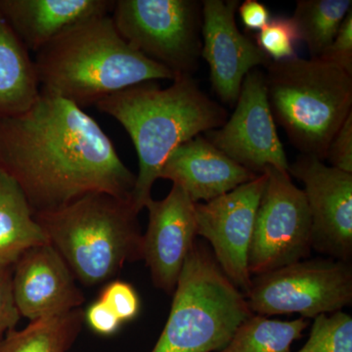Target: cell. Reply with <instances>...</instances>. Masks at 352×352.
Returning <instances> with one entry per match:
<instances>
[{"label":"cell","mask_w":352,"mask_h":352,"mask_svg":"<svg viewBox=\"0 0 352 352\" xmlns=\"http://www.w3.org/2000/svg\"><path fill=\"white\" fill-rule=\"evenodd\" d=\"M0 170L19 186L34 214L89 194L131 199L136 179L94 118L41 88L27 111L0 118Z\"/></svg>","instance_id":"1"},{"label":"cell","mask_w":352,"mask_h":352,"mask_svg":"<svg viewBox=\"0 0 352 352\" xmlns=\"http://www.w3.org/2000/svg\"><path fill=\"white\" fill-rule=\"evenodd\" d=\"M131 136L139 170L131 203L140 212L152 200V189L162 168L178 146L223 126L226 109L201 90L191 76L175 78L170 87L154 82L120 90L95 105Z\"/></svg>","instance_id":"2"},{"label":"cell","mask_w":352,"mask_h":352,"mask_svg":"<svg viewBox=\"0 0 352 352\" xmlns=\"http://www.w3.org/2000/svg\"><path fill=\"white\" fill-rule=\"evenodd\" d=\"M34 60L41 89L80 109L133 85L176 78L133 50L116 29L111 14L74 25Z\"/></svg>","instance_id":"3"},{"label":"cell","mask_w":352,"mask_h":352,"mask_svg":"<svg viewBox=\"0 0 352 352\" xmlns=\"http://www.w3.org/2000/svg\"><path fill=\"white\" fill-rule=\"evenodd\" d=\"M138 214L131 199L94 193L34 217L76 281L94 287L142 259Z\"/></svg>","instance_id":"4"},{"label":"cell","mask_w":352,"mask_h":352,"mask_svg":"<svg viewBox=\"0 0 352 352\" xmlns=\"http://www.w3.org/2000/svg\"><path fill=\"white\" fill-rule=\"evenodd\" d=\"M266 69L275 122L302 155L323 161L333 136L352 113V75L314 58L271 61Z\"/></svg>","instance_id":"5"},{"label":"cell","mask_w":352,"mask_h":352,"mask_svg":"<svg viewBox=\"0 0 352 352\" xmlns=\"http://www.w3.org/2000/svg\"><path fill=\"white\" fill-rule=\"evenodd\" d=\"M170 315L151 352H217L252 316L245 295L196 240L173 294Z\"/></svg>","instance_id":"6"},{"label":"cell","mask_w":352,"mask_h":352,"mask_svg":"<svg viewBox=\"0 0 352 352\" xmlns=\"http://www.w3.org/2000/svg\"><path fill=\"white\" fill-rule=\"evenodd\" d=\"M116 29L133 50L176 76H191L201 51V2L115 0Z\"/></svg>","instance_id":"7"},{"label":"cell","mask_w":352,"mask_h":352,"mask_svg":"<svg viewBox=\"0 0 352 352\" xmlns=\"http://www.w3.org/2000/svg\"><path fill=\"white\" fill-rule=\"evenodd\" d=\"M252 314H300L302 318L342 311L352 302L351 263L303 259L252 278L245 295Z\"/></svg>","instance_id":"8"},{"label":"cell","mask_w":352,"mask_h":352,"mask_svg":"<svg viewBox=\"0 0 352 352\" xmlns=\"http://www.w3.org/2000/svg\"><path fill=\"white\" fill-rule=\"evenodd\" d=\"M266 183L254 219L248 266L258 276L303 261L312 250V220L303 190L288 171L266 168Z\"/></svg>","instance_id":"9"},{"label":"cell","mask_w":352,"mask_h":352,"mask_svg":"<svg viewBox=\"0 0 352 352\" xmlns=\"http://www.w3.org/2000/svg\"><path fill=\"white\" fill-rule=\"evenodd\" d=\"M205 138L236 163L261 175L266 168L289 170L266 91L265 75L258 69L245 76L230 119Z\"/></svg>","instance_id":"10"},{"label":"cell","mask_w":352,"mask_h":352,"mask_svg":"<svg viewBox=\"0 0 352 352\" xmlns=\"http://www.w3.org/2000/svg\"><path fill=\"white\" fill-rule=\"evenodd\" d=\"M265 173L207 203H195L197 236L212 245L220 268L244 295L251 288L248 266L254 219Z\"/></svg>","instance_id":"11"},{"label":"cell","mask_w":352,"mask_h":352,"mask_svg":"<svg viewBox=\"0 0 352 352\" xmlns=\"http://www.w3.org/2000/svg\"><path fill=\"white\" fill-rule=\"evenodd\" d=\"M289 175L305 185L312 220V249L331 258L351 263L352 173L302 155L289 164Z\"/></svg>","instance_id":"12"},{"label":"cell","mask_w":352,"mask_h":352,"mask_svg":"<svg viewBox=\"0 0 352 352\" xmlns=\"http://www.w3.org/2000/svg\"><path fill=\"white\" fill-rule=\"evenodd\" d=\"M237 0L201 2V57L210 67L215 94L224 103L235 104L245 76L256 67H267L271 59L238 29Z\"/></svg>","instance_id":"13"},{"label":"cell","mask_w":352,"mask_h":352,"mask_svg":"<svg viewBox=\"0 0 352 352\" xmlns=\"http://www.w3.org/2000/svg\"><path fill=\"white\" fill-rule=\"evenodd\" d=\"M145 208L149 221L142 236V259L154 286L173 295L197 240L195 203L173 184L166 198L152 199Z\"/></svg>","instance_id":"14"},{"label":"cell","mask_w":352,"mask_h":352,"mask_svg":"<svg viewBox=\"0 0 352 352\" xmlns=\"http://www.w3.org/2000/svg\"><path fill=\"white\" fill-rule=\"evenodd\" d=\"M13 292L21 316L30 321L82 308L85 300L68 264L50 243L31 248L14 264Z\"/></svg>","instance_id":"15"},{"label":"cell","mask_w":352,"mask_h":352,"mask_svg":"<svg viewBox=\"0 0 352 352\" xmlns=\"http://www.w3.org/2000/svg\"><path fill=\"white\" fill-rule=\"evenodd\" d=\"M258 175L226 156L205 136L198 135L171 153L160 178L184 190L193 203H207Z\"/></svg>","instance_id":"16"},{"label":"cell","mask_w":352,"mask_h":352,"mask_svg":"<svg viewBox=\"0 0 352 352\" xmlns=\"http://www.w3.org/2000/svg\"><path fill=\"white\" fill-rule=\"evenodd\" d=\"M115 0H0V13L36 54L74 25L110 15Z\"/></svg>","instance_id":"17"},{"label":"cell","mask_w":352,"mask_h":352,"mask_svg":"<svg viewBox=\"0 0 352 352\" xmlns=\"http://www.w3.org/2000/svg\"><path fill=\"white\" fill-rule=\"evenodd\" d=\"M39 94L41 85L34 60L0 13V118L25 112Z\"/></svg>","instance_id":"18"},{"label":"cell","mask_w":352,"mask_h":352,"mask_svg":"<svg viewBox=\"0 0 352 352\" xmlns=\"http://www.w3.org/2000/svg\"><path fill=\"white\" fill-rule=\"evenodd\" d=\"M45 243L24 194L0 170V266H14L25 251Z\"/></svg>","instance_id":"19"},{"label":"cell","mask_w":352,"mask_h":352,"mask_svg":"<svg viewBox=\"0 0 352 352\" xmlns=\"http://www.w3.org/2000/svg\"><path fill=\"white\" fill-rule=\"evenodd\" d=\"M85 310L30 321L22 330L7 333L0 352H68L82 330Z\"/></svg>","instance_id":"20"},{"label":"cell","mask_w":352,"mask_h":352,"mask_svg":"<svg viewBox=\"0 0 352 352\" xmlns=\"http://www.w3.org/2000/svg\"><path fill=\"white\" fill-rule=\"evenodd\" d=\"M307 326L305 318L280 321L252 314L217 352H291L292 344L302 337Z\"/></svg>","instance_id":"21"},{"label":"cell","mask_w":352,"mask_h":352,"mask_svg":"<svg viewBox=\"0 0 352 352\" xmlns=\"http://www.w3.org/2000/svg\"><path fill=\"white\" fill-rule=\"evenodd\" d=\"M351 0H300L293 18L311 58L321 57L351 10Z\"/></svg>","instance_id":"22"},{"label":"cell","mask_w":352,"mask_h":352,"mask_svg":"<svg viewBox=\"0 0 352 352\" xmlns=\"http://www.w3.org/2000/svg\"><path fill=\"white\" fill-rule=\"evenodd\" d=\"M296 352H352V317L344 311L319 315L307 342Z\"/></svg>","instance_id":"23"},{"label":"cell","mask_w":352,"mask_h":352,"mask_svg":"<svg viewBox=\"0 0 352 352\" xmlns=\"http://www.w3.org/2000/svg\"><path fill=\"white\" fill-rule=\"evenodd\" d=\"M256 41L271 61L277 62L296 57V44L300 38L294 20L279 16L256 32Z\"/></svg>","instance_id":"24"},{"label":"cell","mask_w":352,"mask_h":352,"mask_svg":"<svg viewBox=\"0 0 352 352\" xmlns=\"http://www.w3.org/2000/svg\"><path fill=\"white\" fill-rule=\"evenodd\" d=\"M98 300L116 314L122 324L133 320L140 311V298L131 284L112 280L104 285Z\"/></svg>","instance_id":"25"},{"label":"cell","mask_w":352,"mask_h":352,"mask_svg":"<svg viewBox=\"0 0 352 352\" xmlns=\"http://www.w3.org/2000/svg\"><path fill=\"white\" fill-rule=\"evenodd\" d=\"M13 292V266H0V340L19 323Z\"/></svg>","instance_id":"26"},{"label":"cell","mask_w":352,"mask_h":352,"mask_svg":"<svg viewBox=\"0 0 352 352\" xmlns=\"http://www.w3.org/2000/svg\"><path fill=\"white\" fill-rule=\"evenodd\" d=\"M352 75V9L340 25L337 36L321 57Z\"/></svg>","instance_id":"27"},{"label":"cell","mask_w":352,"mask_h":352,"mask_svg":"<svg viewBox=\"0 0 352 352\" xmlns=\"http://www.w3.org/2000/svg\"><path fill=\"white\" fill-rule=\"evenodd\" d=\"M325 159L333 168L352 173V113L333 136Z\"/></svg>","instance_id":"28"},{"label":"cell","mask_w":352,"mask_h":352,"mask_svg":"<svg viewBox=\"0 0 352 352\" xmlns=\"http://www.w3.org/2000/svg\"><path fill=\"white\" fill-rule=\"evenodd\" d=\"M85 322L94 333L100 336H112L122 325L112 310L100 300H95L85 310Z\"/></svg>","instance_id":"29"},{"label":"cell","mask_w":352,"mask_h":352,"mask_svg":"<svg viewBox=\"0 0 352 352\" xmlns=\"http://www.w3.org/2000/svg\"><path fill=\"white\" fill-rule=\"evenodd\" d=\"M238 11L243 25L250 31H261L271 20L267 7L258 0H245L238 7Z\"/></svg>","instance_id":"30"}]
</instances>
